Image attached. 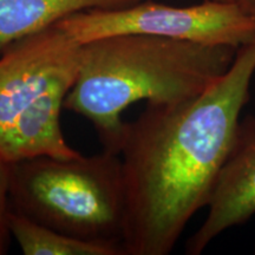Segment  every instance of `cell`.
Masks as SVG:
<instances>
[{
  "label": "cell",
  "mask_w": 255,
  "mask_h": 255,
  "mask_svg": "<svg viewBox=\"0 0 255 255\" xmlns=\"http://www.w3.org/2000/svg\"><path fill=\"white\" fill-rule=\"evenodd\" d=\"M255 75V40L195 97L146 103L127 122L120 157L126 184L127 255H168L207 207Z\"/></svg>",
  "instance_id": "cell-1"
},
{
  "label": "cell",
  "mask_w": 255,
  "mask_h": 255,
  "mask_svg": "<svg viewBox=\"0 0 255 255\" xmlns=\"http://www.w3.org/2000/svg\"><path fill=\"white\" fill-rule=\"evenodd\" d=\"M237 47L123 33L81 44V66L64 109L94 126L102 150L120 155L136 102L167 104L200 95L228 71Z\"/></svg>",
  "instance_id": "cell-2"
},
{
  "label": "cell",
  "mask_w": 255,
  "mask_h": 255,
  "mask_svg": "<svg viewBox=\"0 0 255 255\" xmlns=\"http://www.w3.org/2000/svg\"><path fill=\"white\" fill-rule=\"evenodd\" d=\"M79 66L81 43L56 24L0 53V155L6 161L79 155L60 123Z\"/></svg>",
  "instance_id": "cell-3"
},
{
  "label": "cell",
  "mask_w": 255,
  "mask_h": 255,
  "mask_svg": "<svg viewBox=\"0 0 255 255\" xmlns=\"http://www.w3.org/2000/svg\"><path fill=\"white\" fill-rule=\"evenodd\" d=\"M9 202L13 212L63 234L124 248L127 201L120 155L102 150L13 162Z\"/></svg>",
  "instance_id": "cell-4"
},
{
  "label": "cell",
  "mask_w": 255,
  "mask_h": 255,
  "mask_svg": "<svg viewBox=\"0 0 255 255\" xmlns=\"http://www.w3.org/2000/svg\"><path fill=\"white\" fill-rule=\"evenodd\" d=\"M56 25L81 44L123 33L150 34L237 49L255 40V17L229 0H205L187 7L141 0L126 8L78 12Z\"/></svg>",
  "instance_id": "cell-5"
},
{
  "label": "cell",
  "mask_w": 255,
  "mask_h": 255,
  "mask_svg": "<svg viewBox=\"0 0 255 255\" xmlns=\"http://www.w3.org/2000/svg\"><path fill=\"white\" fill-rule=\"evenodd\" d=\"M208 215L188 239L186 253L200 255L227 229L255 215V116L239 121L208 201Z\"/></svg>",
  "instance_id": "cell-6"
},
{
  "label": "cell",
  "mask_w": 255,
  "mask_h": 255,
  "mask_svg": "<svg viewBox=\"0 0 255 255\" xmlns=\"http://www.w3.org/2000/svg\"><path fill=\"white\" fill-rule=\"evenodd\" d=\"M141 0H0V53L19 39L78 12L120 9Z\"/></svg>",
  "instance_id": "cell-7"
},
{
  "label": "cell",
  "mask_w": 255,
  "mask_h": 255,
  "mask_svg": "<svg viewBox=\"0 0 255 255\" xmlns=\"http://www.w3.org/2000/svg\"><path fill=\"white\" fill-rule=\"evenodd\" d=\"M9 231L25 255H127L119 245L85 241L63 234L11 210Z\"/></svg>",
  "instance_id": "cell-8"
},
{
  "label": "cell",
  "mask_w": 255,
  "mask_h": 255,
  "mask_svg": "<svg viewBox=\"0 0 255 255\" xmlns=\"http://www.w3.org/2000/svg\"><path fill=\"white\" fill-rule=\"evenodd\" d=\"M9 180H11V163L0 155V255L7 253L11 231H9Z\"/></svg>",
  "instance_id": "cell-9"
},
{
  "label": "cell",
  "mask_w": 255,
  "mask_h": 255,
  "mask_svg": "<svg viewBox=\"0 0 255 255\" xmlns=\"http://www.w3.org/2000/svg\"><path fill=\"white\" fill-rule=\"evenodd\" d=\"M232 1L238 4L247 13L255 17V0H232Z\"/></svg>",
  "instance_id": "cell-10"
},
{
  "label": "cell",
  "mask_w": 255,
  "mask_h": 255,
  "mask_svg": "<svg viewBox=\"0 0 255 255\" xmlns=\"http://www.w3.org/2000/svg\"><path fill=\"white\" fill-rule=\"evenodd\" d=\"M223 1H227V0H223ZM229 1H232V0H229Z\"/></svg>",
  "instance_id": "cell-11"
}]
</instances>
